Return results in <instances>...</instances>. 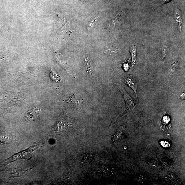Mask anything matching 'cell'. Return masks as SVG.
I'll list each match as a JSON object with an SVG mask.
<instances>
[{"label":"cell","mask_w":185,"mask_h":185,"mask_svg":"<svg viewBox=\"0 0 185 185\" xmlns=\"http://www.w3.org/2000/svg\"><path fill=\"white\" fill-rule=\"evenodd\" d=\"M42 145H37L30 147L25 150H22L18 153L13 155L10 158L4 160L3 165L6 166L14 161L20 160H31L32 158V154L38 148L42 147Z\"/></svg>","instance_id":"6da1fadb"},{"label":"cell","mask_w":185,"mask_h":185,"mask_svg":"<svg viewBox=\"0 0 185 185\" xmlns=\"http://www.w3.org/2000/svg\"><path fill=\"white\" fill-rule=\"evenodd\" d=\"M117 86L118 89L121 92L122 96H123L125 100L126 101L127 108L129 110L134 108H135L134 100L129 95L124 88L122 87V86L118 85Z\"/></svg>","instance_id":"7a4b0ae2"},{"label":"cell","mask_w":185,"mask_h":185,"mask_svg":"<svg viewBox=\"0 0 185 185\" xmlns=\"http://www.w3.org/2000/svg\"><path fill=\"white\" fill-rule=\"evenodd\" d=\"M124 82L133 90L137 99V85L136 82L135 81L134 79L131 78L130 77H128L124 78Z\"/></svg>","instance_id":"3957f363"},{"label":"cell","mask_w":185,"mask_h":185,"mask_svg":"<svg viewBox=\"0 0 185 185\" xmlns=\"http://www.w3.org/2000/svg\"><path fill=\"white\" fill-rule=\"evenodd\" d=\"M32 169H21L17 168H13L12 169L11 174L12 177L18 178L21 177L25 174L28 173Z\"/></svg>","instance_id":"277c9868"},{"label":"cell","mask_w":185,"mask_h":185,"mask_svg":"<svg viewBox=\"0 0 185 185\" xmlns=\"http://www.w3.org/2000/svg\"><path fill=\"white\" fill-rule=\"evenodd\" d=\"M175 20L177 23L178 27L180 31H181L182 25V22L181 13L178 9H176L175 11Z\"/></svg>","instance_id":"5b68a950"},{"label":"cell","mask_w":185,"mask_h":185,"mask_svg":"<svg viewBox=\"0 0 185 185\" xmlns=\"http://www.w3.org/2000/svg\"><path fill=\"white\" fill-rule=\"evenodd\" d=\"M104 52L109 56L113 57L119 54L120 51L116 47H112L105 49Z\"/></svg>","instance_id":"8992f818"},{"label":"cell","mask_w":185,"mask_h":185,"mask_svg":"<svg viewBox=\"0 0 185 185\" xmlns=\"http://www.w3.org/2000/svg\"><path fill=\"white\" fill-rule=\"evenodd\" d=\"M131 58L132 62V65H135L136 63V47L135 46L131 47L130 49Z\"/></svg>","instance_id":"52a82bcc"},{"label":"cell","mask_w":185,"mask_h":185,"mask_svg":"<svg viewBox=\"0 0 185 185\" xmlns=\"http://www.w3.org/2000/svg\"><path fill=\"white\" fill-rule=\"evenodd\" d=\"M121 18V15L119 13L115 17L113 20H112L109 24V27H115L116 24L120 23V19Z\"/></svg>","instance_id":"ba28073f"},{"label":"cell","mask_w":185,"mask_h":185,"mask_svg":"<svg viewBox=\"0 0 185 185\" xmlns=\"http://www.w3.org/2000/svg\"><path fill=\"white\" fill-rule=\"evenodd\" d=\"M168 49V47L166 42H164L162 48V57L163 62H164V60L167 54Z\"/></svg>","instance_id":"9c48e42d"},{"label":"cell","mask_w":185,"mask_h":185,"mask_svg":"<svg viewBox=\"0 0 185 185\" xmlns=\"http://www.w3.org/2000/svg\"><path fill=\"white\" fill-rule=\"evenodd\" d=\"M85 62L86 65V68L87 69L88 73H91L92 72V67L89 60L87 59H85Z\"/></svg>","instance_id":"30bf717a"},{"label":"cell","mask_w":185,"mask_h":185,"mask_svg":"<svg viewBox=\"0 0 185 185\" xmlns=\"http://www.w3.org/2000/svg\"><path fill=\"white\" fill-rule=\"evenodd\" d=\"M50 74L51 78L52 79L53 81H56V82H59V77L58 76L57 74L52 71H51Z\"/></svg>","instance_id":"8fae6325"},{"label":"cell","mask_w":185,"mask_h":185,"mask_svg":"<svg viewBox=\"0 0 185 185\" xmlns=\"http://www.w3.org/2000/svg\"><path fill=\"white\" fill-rule=\"evenodd\" d=\"M178 61H177L174 62V63L172 64L170 70L172 72H175L176 70L177 69L178 65Z\"/></svg>","instance_id":"7c38bea8"},{"label":"cell","mask_w":185,"mask_h":185,"mask_svg":"<svg viewBox=\"0 0 185 185\" xmlns=\"http://www.w3.org/2000/svg\"><path fill=\"white\" fill-rule=\"evenodd\" d=\"M170 121V118L169 116H164L163 118L162 121V125H163L164 126L168 124Z\"/></svg>","instance_id":"4fadbf2b"},{"label":"cell","mask_w":185,"mask_h":185,"mask_svg":"<svg viewBox=\"0 0 185 185\" xmlns=\"http://www.w3.org/2000/svg\"><path fill=\"white\" fill-rule=\"evenodd\" d=\"M92 158H93V156L92 155L90 154H87L83 157V160L85 162H89V161L92 160Z\"/></svg>","instance_id":"5bb4252c"},{"label":"cell","mask_w":185,"mask_h":185,"mask_svg":"<svg viewBox=\"0 0 185 185\" xmlns=\"http://www.w3.org/2000/svg\"><path fill=\"white\" fill-rule=\"evenodd\" d=\"M121 134L122 132L121 131H119V132H118L117 133H116L113 137L114 141L115 142H117L118 139L120 138Z\"/></svg>","instance_id":"9a60e30c"},{"label":"cell","mask_w":185,"mask_h":185,"mask_svg":"<svg viewBox=\"0 0 185 185\" xmlns=\"http://www.w3.org/2000/svg\"><path fill=\"white\" fill-rule=\"evenodd\" d=\"M98 17H96L94 19V20L92 21H91V22H90V26L92 27V26L97 21V19Z\"/></svg>","instance_id":"2e32d148"},{"label":"cell","mask_w":185,"mask_h":185,"mask_svg":"<svg viewBox=\"0 0 185 185\" xmlns=\"http://www.w3.org/2000/svg\"><path fill=\"white\" fill-rule=\"evenodd\" d=\"M185 93L184 92V93H183L181 94V95H180V98L183 99H185Z\"/></svg>","instance_id":"e0dca14e"},{"label":"cell","mask_w":185,"mask_h":185,"mask_svg":"<svg viewBox=\"0 0 185 185\" xmlns=\"http://www.w3.org/2000/svg\"><path fill=\"white\" fill-rule=\"evenodd\" d=\"M171 0H163V2L164 3H168V2L171 1Z\"/></svg>","instance_id":"ac0fdd59"}]
</instances>
